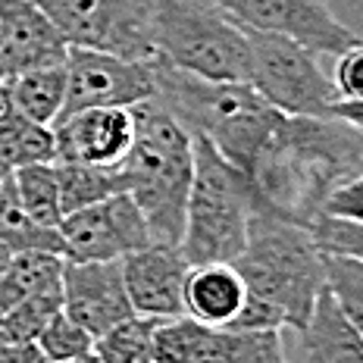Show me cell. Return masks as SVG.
Instances as JSON below:
<instances>
[{
	"instance_id": "cell-1",
	"label": "cell",
	"mask_w": 363,
	"mask_h": 363,
	"mask_svg": "<svg viewBox=\"0 0 363 363\" xmlns=\"http://www.w3.org/2000/svg\"><path fill=\"white\" fill-rule=\"evenodd\" d=\"M235 269L247 289L238 316L229 323L238 329L298 332L326 289L323 251L310 225L272 210L263 198H257Z\"/></svg>"
},
{
	"instance_id": "cell-2",
	"label": "cell",
	"mask_w": 363,
	"mask_h": 363,
	"mask_svg": "<svg viewBox=\"0 0 363 363\" xmlns=\"http://www.w3.org/2000/svg\"><path fill=\"white\" fill-rule=\"evenodd\" d=\"M363 172V135L335 116H282L251 166V182L279 213L310 225L329 191Z\"/></svg>"
},
{
	"instance_id": "cell-3",
	"label": "cell",
	"mask_w": 363,
	"mask_h": 363,
	"mask_svg": "<svg viewBox=\"0 0 363 363\" xmlns=\"http://www.w3.org/2000/svg\"><path fill=\"white\" fill-rule=\"evenodd\" d=\"M154 66V101L166 107L191 135H201L241 172H251L254 160L276 132L285 113L269 107L247 82H213L166 60Z\"/></svg>"
},
{
	"instance_id": "cell-4",
	"label": "cell",
	"mask_w": 363,
	"mask_h": 363,
	"mask_svg": "<svg viewBox=\"0 0 363 363\" xmlns=\"http://www.w3.org/2000/svg\"><path fill=\"white\" fill-rule=\"evenodd\" d=\"M132 116L135 138L123 160L125 191L145 213L150 241L179 247L194 179V135L154 97L135 104Z\"/></svg>"
},
{
	"instance_id": "cell-5",
	"label": "cell",
	"mask_w": 363,
	"mask_h": 363,
	"mask_svg": "<svg viewBox=\"0 0 363 363\" xmlns=\"http://www.w3.org/2000/svg\"><path fill=\"white\" fill-rule=\"evenodd\" d=\"M154 57L213 82H247V28L216 0H147Z\"/></svg>"
},
{
	"instance_id": "cell-6",
	"label": "cell",
	"mask_w": 363,
	"mask_h": 363,
	"mask_svg": "<svg viewBox=\"0 0 363 363\" xmlns=\"http://www.w3.org/2000/svg\"><path fill=\"white\" fill-rule=\"evenodd\" d=\"M257 198L251 176L232 166L207 138L194 135V179L179 241L185 260L191 267L235 263L245 251Z\"/></svg>"
},
{
	"instance_id": "cell-7",
	"label": "cell",
	"mask_w": 363,
	"mask_h": 363,
	"mask_svg": "<svg viewBox=\"0 0 363 363\" xmlns=\"http://www.w3.org/2000/svg\"><path fill=\"white\" fill-rule=\"evenodd\" d=\"M251 85L269 107L285 116H332L338 91L323 72L320 57L285 35L247 28Z\"/></svg>"
},
{
	"instance_id": "cell-8",
	"label": "cell",
	"mask_w": 363,
	"mask_h": 363,
	"mask_svg": "<svg viewBox=\"0 0 363 363\" xmlns=\"http://www.w3.org/2000/svg\"><path fill=\"white\" fill-rule=\"evenodd\" d=\"M69 48L107 50L150 63L147 0H35Z\"/></svg>"
},
{
	"instance_id": "cell-9",
	"label": "cell",
	"mask_w": 363,
	"mask_h": 363,
	"mask_svg": "<svg viewBox=\"0 0 363 363\" xmlns=\"http://www.w3.org/2000/svg\"><path fill=\"white\" fill-rule=\"evenodd\" d=\"M63 257L75 263L85 260H123V257L154 245L147 219L128 191L66 213L60 223Z\"/></svg>"
},
{
	"instance_id": "cell-10",
	"label": "cell",
	"mask_w": 363,
	"mask_h": 363,
	"mask_svg": "<svg viewBox=\"0 0 363 363\" xmlns=\"http://www.w3.org/2000/svg\"><path fill=\"white\" fill-rule=\"evenodd\" d=\"M154 94V66L107 50L69 48L66 104L60 119L88 107H135Z\"/></svg>"
},
{
	"instance_id": "cell-11",
	"label": "cell",
	"mask_w": 363,
	"mask_h": 363,
	"mask_svg": "<svg viewBox=\"0 0 363 363\" xmlns=\"http://www.w3.org/2000/svg\"><path fill=\"white\" fill-rule=\"evenodd\" d=\"M225 13L254 32L285 35L316 57H338L360 41L326 0H216Z\"/></svg>"
},
{
	"instance_id": "cell-12",
	"label": "cell",
	"mask_w": 363,
	"mask_h": 363,
	"mask_svg": "<svg viewBox=\"0 0 363 363\" xmlns=\"http://www.w3.org/2000/svg\"><path fill=\"white\" fill-rule=\"evenodd\" d=\"M63 313L91 335H104L135 313L123 282V260H85L63 257Z\"/></svg>"
},
{
	"instance_id": "cell-13",
	"label": "cell",
	"mask_w": 363,
	"mask_h": 363,
	"mask_svg": "<svg viewBox=\"0 0 363 363\" xmlns=\"http://www.w3.org/2000/svg\"><path fill=\"white\" fill-rule=\"evenodd\" d=\"M191 263L176 245H147L123 257V282L132 310L154 320L185 316V279Z\"/></svg>"
},
{
	"instance_id": "cell-14",
	"label": "cell",
	"mask_w": 363,
	"mask_h": 363,
	"mask_svg": "<svg viewBox=\"0 0 363 363\" xmlns=\"http://www.w3.org/2000/svg\"><path fill=\"white\" fill-rule=\"evenodd\" d=\"M135 138L132 107H88L57 119L54 163H91L123 166Z\"/></svg>"
},
{
	"instance_id": "cell-15",
	"label": "cell",
	"mask_w": 363,
	"mask_h": 363,
	"mask_svg": "<svg viewBox=\"0 0 363 363\" xmlns=\"http://www.w3.org/2000/svg\"><path fill=\"white\" fill-rule=\"evenodd\" d=\"M69 44L35 0H0V79L66 63Z\"/></svg>"
},
{
	"instance_id": "cell-16",
	"label": "cell",
	"mask_w": 363,
	"mask_h": 363,
	"mask_svg": "<svg viewBox=\"0 0 363 363\" xmlns=\"http://www.w3.org/2000/svg\"><path fill=\"white\" fill-rule=\"evenodd\" d=\"M294 363H363V332L345 316L329 289L320 291L310 320L298 332Z\"/></svg>"
},
{
	"instance_id": "cell-17",
	"label": "cell",
	"mask_w": 363,
	"mask_h": 363,
	"mask_svg": "<svg viewBox=\"0 0 363 363\" xmlns=\"http://www.w3.org/2000/svg\"><path fill=\"white\" fill-rule=\"evenodd\" d=\"M247 298L235 263H198L185 279V316L203 326H229Z\"/></svg>"
},
{
	"instance_id": "cell-18",
	"label": "cell",
	"mask_w": 363,
	"mask_h": 363,
	"mask_svg": "<svg viewBox=\"0 0 363 363\" xmlns=\"http://www.w3.org/2000/svg\"><path fill=\"white\" fill-rule=\"evenodd\" d=\"M4 88L10 110L35 119V123L54 125L66 104V63L26 69L13 75V79H6Z\"/></svg>"
},
{
	"instance_id": "cell-19",
	"label": "cell",
	"mask_w": 363,
	"mask_h": 363,
	"mask_svg": "<svg viewBox=\"0 0 363 363\" xmlns=\"http://www.w3.org/2000/svg\"><path fill=\"white\" fill-rule=\"evenodd\" d=\"M57 141L54 125L35 123L16 110L0 116V172H13L28 163H54Z\"/></svg>"
},
{
	"instance_id": "cell-20",
	"label": "cell",
	"mask_w": 363,
	"mask_h": 363,
	"mask_svg": "<svg viewBox=\"0 0 363 363\" xmlns=\"http://www.w3.org/2000/svg\"><path fill=\"white\" fill-rule=\"evenodd\" d=\"M0 241H4L13 254L41 251V254L63 257L60 229L41 225L38 219H32L26 213V207L19 203L16 191H13V182L6 172H0Z\"/></svg>"
},
{
	"instance_id": "cell-21",
	"label": "cell",
	"mask_w": 363,
	"mask_h": 363,
	"mask_svg": "<svg viewBox=\"0 0 363 363\" xmlns=\"http://www.w3.org/2000/svg\"><path fill=\"white\" fill-rule=\"evenodd\" d=\"M54 166H57L63 216L125 191L123 166H91V163H54Z\"/></svg>"
},
{
	"instance_id": "cell-22",
	"label": "cell",
	"mask_w": 363,
	"mask_h": 363,
	"mask_svg": "<svg viewBox=\"0 0 363 363\" xmlns=\"http://www.w3.org/2000/svg\"><path fill=\"white\" fill-rule=\"evenodd\" d=\"M60 276H63V257L60 254H13L10 267L0 276V316L10 313L13 307L32 298V294L60 285Z\"/></svg>"
},
{
	"instance_id": "cell-23",
	"label": "cell",
	"mask_w": 363,
	"mask_h": 363,
	"mask_svg": "<svg viewBox=\"0 0 363 363\" xmlns=\"http://www.w3.org/2000/svg\"><path fill=\"white\" fill-rule=\"evenodd\" d=\"M13 182L19 203L26 213L38 219L41 225L60 229L63 223V210H60V185H57V166L54 163H28L19 169L6 172Z\"/></svg>"
},
{
	"instance_id": "cell-24",
	"label": "cell",
	"mask_w": 363,
	"mask_h": 363,
	"mask_svg": "<svg viewBox=\"0 0 363 363\" xmlns=\"http://www.w3.org/2000/svg\"><path fill=\"white\" fill-rule=\"evenodd\" d=\"M157 323L160 320H154V316L132 313L128 320L116 323L104 335H97L91 351L97 354L101 363H154L150 347H154Z\"/></svg>"
},
{
	"instance_id": "cell-25",
	"label": "cell",
	"mask_w": 363,
	"mask_h": 363,
	"mask_svg": "<svg viewBox=\"0 0 363 363\" xmlns=\"http://www.w3.org/2000/svg\"><path fill=\"white\" fill-rule=\"evenodd\" d=\"M63 310V289L54 285L48 291H38L16 304L10 313L0 316V335L10 345H35L41 329L50 323V316Z\"/></svg>"
},
{
	"instance_id": "cell-26",
	"label": "cell",
	"mask_w": 363,
	"mask_h": 363,
	"mask_svg": "<svg viewBox=\"0 0 363 363\" xmlns=\"http://www.w3.org/2000/svg\"><path fill=\"white\" fill-rule=\"evenodd\" d=\"M323 272H326V289L335 304L363 332V260L323 251Z\"/></svg>"
},
{
	"instance_id": "cell-27",
	"label": "cell",
	"mask_w": 363,
	"mask_h": 363,
	"mask_svg": "<svg viewBox=\"0 0 363 363\" xmlns=\"http://www.w3.org/2000/svg\"><path fill=\"white\" fill-rule=\"evenodd\" d=\"M38 351L44 354V360L48 363H66V360H75L82 357V354H91V347H94V335L85 332L75 320L60 310V313L50 316V323L41 329V335H38Z\"/></svg>"
},
{
	"instance_id": "cell-28",
	"label": "cell",
	"mask_w": 363,
	"mask_h": 363,
	"mask_svg": "<svg viewBox=\"0 0 363 363\" xmlns=\"http://www.w3.org/2000/svg\"><path fill=\"white\" fill-rule=\"evenodd\" d=\"M310 232H313L320 251L363 260V225L360 223H347V219H335V216H316L310 223Z\"/></svg>"
},
{
	"instance_id": "cell-29",
	"label": "cell",
	"mask_w": 363,
	"mask_h": 363,
	"mask_svg": "<svg viewBox=\"0 0 363 363\" xmlns=\"http://www.w3.org/2000/svg\"><path fill=\"white\" fill-rule=\"evenodd\" d=\"M320 216H335V219H347V223L363 225V172L332 188Z\"/></svg>"
},
{
	"instance_id": "cell-30",
	"label": "cell",
	"mask_w": 363,
	"mask_h": 363,
	"mask_svg": "<svg viewBox=\"0 0 363 363\" xmlns=\"http://www.w3.org/2000/svg\"><path fill=\"white\" fill-rule=\"evenodd\" d=\"M332 85H335L338 97H363V41H354L335 57Z\"/></svg>"
},
{
	"instance_id": "cell-31",
	"label": "cell",
	"mask_w": 363,
	"mask_h": 363,
	"mask_svg": "<svg viewBox=\"0 0 363 363\" xmlns=\"http://www.w3.org/2000/svg\"><path fill=\"white\" fill-rule=\"evenodd\" d=\"M332 116L354 125L363 135V97H338V101L332 104Z\"/></svg>"
},
{
	"instance_id": "cell-32",
	"label": "cell",
	"mask_w": 363,
	"mask_h": 363,
	"mask_svg": "<svg viewBox=\"0 0 363 363\" xmlns=\"http://www.w3.org/2000/svg\"><path fill=\"white\" fill-rule=\"evenodd\" d=\"M10 260H13V251L4 245V241H0V276L6 272V267H10Z\"/></svg>"
},
{
	"instance_id": "cell-33",
	"label": "cell",
	"mask_w": 363,
	"mask_h": 363,
	"mask_svg": "<svg viewBox=\"0 0 363 363\" xmlns=\"http://www.w3.org/2000/svg\"><path fill=\"white\" fill-rule=\"evenodd\" d=\"M66 363H101V360H97V354L91 351V354H82V357H75V360H66Z\"/></svg>"
},
{
	"instance_id": "cell-34",
	"label": "cell",
	"mask_w": 363,
	"mask_h": 363,
	"mask_svg": "<svg viewBox=\"0 0 363 363\" xmlns=\"http://www.w3.org/2000/svg\"><path fill=\"white\" fill-rule=\"evenodd\" d=\"M10 110V104H6V88H4V79H0V116Z\"/></svg>"
},
{
	"instance_id": "cell-35",
	"label": "cell",
	"mask_w": 363,
	"mask_h": 363,
	"mask_svg": "<svg viewBox=\"0 0 363 363\" xmlns=\"http://www.w3.org/2000/svg\"><path fill=\"white\" fill-rule=\"evenodd\" d=\"M6 351H10V342H6L4 335H0V363H4V357H6Z\"/></svg>"
}]
</instances>
